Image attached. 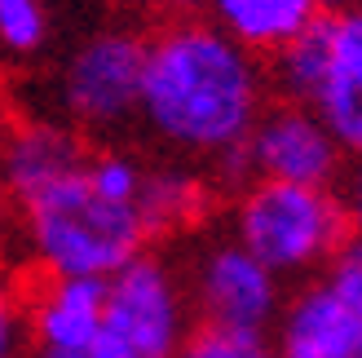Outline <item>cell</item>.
Instances as JSON below:
<instances>
[{
    "instance_id": "cell-3",
    "label": "cell",
    "mask_w": 362,
    "mask_h": 358,
    "mask_svg": "<svg viewBox=\"0 0 362 358\" xmlns=\"http://www.w3.org/2000/svg\"><path fill=\"white\" fill-rule=\"evenodd\" d=\"M349 235L345 204L332 186L243 182L234 200V243H243L279 279L327 270Z\"/></svg>"
},
{
    "instance_id": "cell-15",
    "label": "cell",
    "mask_w": 362,
    "mask_h": 358,
    "mask_svg": "<svg viewBox=\"0 0 362 358\" xmlns=\"http://www.w3.org/2000/svg\"><path fill=\"white\" fill-rule=\"evenodd\" d=\"M177 358H274V345L261 332H234V328H194Z\"/></svg>"
},
{
    "instance_id": "cell-11",
    "label": "cell",
    "mask_w": 362,
    "mask_h": 358,
    "mask_svg": "<svg viewBox=\"0 0 362 358\" xmlns=\"http://www.w3.org/2000/svg\"><path fill=\"white\" fill-rule=\"evenodd\" d=\"M332 0H208L212 27H221L234 45H243L252 58L283 53L292 40L310 31Z\"/></svg>"
},
{
    "instance_id": "cell-12",
    "label": "cell",
    "mask_w": 362,
    "mask_h": 358,
    "mask_svg": "<svg viewBox=\"0 0 362 358\" xmlns=\"http://www.w3.org/2000/svg\"><path fill=\"white\" fill-rule=\"evenodd\" d=\"M106 279H49L31 301V345L35 354L80 350L98 336Z\"/></svg>"
},
{
    "instance_id": "cell-13",
    "label": "cell",
    "mask_w": 362,
    "mask_h": 358,
    "mask_svg": "<svg viewBox=\"0 0 362 358\" xmlns=\"http://www.w3.org/2000/svg\"><path fill=\"white\" fill-rule=\"evenodd\" d=\"M208 204V190L204 182H199L194 173L186 168H151L146 173V190H141V212H146V226H151V235H173V230L181 226H190L199 212H204Z\"/></svg>"
},
{
    "instance_id": "cell-17",
    "label": "cell",
    "mask_w": 362,
    "mask_h": 358,
    "mask_svg": "<svg viewBox=\"0 0 362 358\" xmlns=\"http://www.w3.org/2000/svg\"><path fill=\"white\" fill-rule=\"evenodd\" d=\"M18 341H23V318H18L9 288L0 283V358H18Z\"/></svg>"
},
{
    "instance_id": "cell-6",
    "label": "cell",
    "mask_w": 362,
    "mask_h": 358,
    "mask_svg": "<svg viewBox=\"0 0 362 358\" xmlns=\"http://www.w3.org/2000/svg\"><path fill=\"white\" fill-rule=\"evenodd\" d=\"M141 71H146V40L124 27L98 31L66 58L58 80L62 111L93 133H111L137 115Z\"/></svg>"
},
{
    "instance_id": "cell-8",
    "label": "cell",
    "mask_w": 362,
    "mask_h": 358,
    "mask_svg": "<svg viewBox=\"0 0 362 358\" xmlns=\"http://www.w3.org/2000/svg\"><path fill=\"white\" fill-rule=\"evenodd\" d=\"M190 301L199 306L204 323L234 328V332H261V336H269V328L279 323V314L287 306L283 279L234 239H216L194 257Z\"/></svg>"
},
{
    "instance_id": "cell-1",
    "label": "cell",
    "mask_w": 362,
    "mask_h": 358,
    "mask_svg": "<svg viewBox=\"0 0 362 358\" xmlns=\"http://www.w3.org/2000/svg\"><path fill=\"white\" fill-rule=\"evenodd\" d=\"M261 111V67L221 27L177 18L146 40L137 115L164 146L226 164L247 142Z\"/></svg>"
},
{
    "instance_id": "cell-7",
    "label": "cell",
    "mask_w": 362,
    "mask_h": 358,
    "mask_svg": "<svg viewBox=\"0 0 362 358\" xmlns=\"http://www.w3.org/2000/svg\"><path fill=\"white\" fill-rule=\"evenodd\" d=\"M221 168L247 182H287V186H332L345 168V146L332 137L310 106L283 102L261 111L252 133Z\"/></svg>"
},
{
    "instance_id": "cell-19",
    "label": "cell",
    "mask_w": 362,
    "mask_h": 358,
    "mask_svg": "<svg viewBox=\"0 0 362 358\" xmlns=\"http://www.w3.org/2000/svg\"><path fill=\"white\" fill-rule=\"evenodd\" d=\"M164 5H173V9H199V5H208V0H164Z\"/></svg>"
},
{
    "instance_id": "cell-9",
    "label": "cell",
    "mask_w": 362,
    "mask_h": 358,
    "mask_svg": "<svg viewBox=\"0 0 362 358\" xmlns=\"http://www.w3.org/2000/svg\"><path fill=\"white\" fill-rule=\"evenodd\" d=\"M269 345L274 358H362V323L327 292V283H310L283 306Z\"/></svg>"
},
{
    "instance_id": "cell-10",
    "label": "cell",
    "mask_w": 362,
    "mask_h": 358,
    "mask_svg": "<svg viewBox=\"0 0 362 358\" xmlns=\"http://www.w3.org/2000/svg\"><path fill=\"white\" fill-rule=\"evenodd\" d=\"M84 155L88 151L80 146V137L71 129L49 124V120H27L18 129H9L5 142H0V190L13 204H27L31 195H40L71 168H80Z\"/></svg>"
},
{
    "instance_id": "cell-16",
    "label": "cell",
    "mask_w": 362,
    "mask_h": 358,
    "mask_svg": "<svg viewBox=\"0 0 362 358\" xmlns=\"http://www.w3.org/2000/svg\"><path fill=\"white\" fill-rule=\"evenodd\" d=\"M322 283H327V292L362 323V235L340 243V253L327 261V270H322Z\"/></svg>"
},
{
    "instance_id": "cell-14",
    "label": "cell",
    "mask_w": 362,
    "mask_h": 358,
    "mask_svg": "<svg viewBox=\"0 0 362 358\" xmlns=\"http://www.w3.org/2000/svg\"><path fill=\"white\" fill-rule=\"evenodd\" d=\"M49 40V9L45 0H0V53L31 58Z\"/></svg>"
},
{
    "instance_id": "cell-5",
    "label": "cell",
    "mask_w": 362,
    "mask_h": 358,
    "mask_svg": "<svg viewBox=\"0 0 362 358\" xmlns=\"http://www.w3.org/2000/svg\"><path fill=\"white\" fill-rule=\"evenodd\" d=\"M190 336V301L186 283L168 261L151 253L133 257L106 275L102 323L98 336L80 350L35 354V358H177Z\"/></svg>"
},
{
    "instance_id": "cell-4",
    "label": "cell",
    "mask_w": 362,
    "mask_h": 358,
    "mask_svg": "<svg viewBox=\"0 0 362 358\" xmlns=\"http://www.w3.org/2000/svg\"><path fill=\"white\" fill-rule=\"evenodd\" d=\"M274 84L287 102L310 106L345 151H362V5L322 13L274 53Z\"/></svg>"
},
{
    "instance_id": "cell-2",
    "label": "cell",
    "mask_w": 362,
    "mask_h": 358,
    "mask_svg": "<svg viewBox=\"0 0 362 358\" xmlns=\"http://www.w3.org/2000/svg\"><path fill=\"white\" fill-rule=\"evenodd\" d=\"M146 173L151 164L124 151H98L27 204H18L35 265L49 279H106L141 257L155 239L141 212Z\"/></svg>"
},
{
    "instance_id": "cell-18",
    "label": "cell",
    "mask_w": 362,
    "mask_h": 358,
    "mask_svg": "<svg viewBox=\"0 0 362 358\" xmlns=\"http://www.w3.org/2000/svg\"><path fill=\"white\" fill-rule=\"evenodd\" d=\"M340 204H345L349 226L362 235V151L354 155V164H349V173H345V195H340Z\"/></svg>"
}]
</instances>
